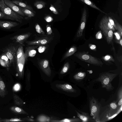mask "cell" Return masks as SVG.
Masks as SVG:
<instances>
[{"instance_id":"6da1fadb","label":"cell","mask_w":122,"mask_h":122,"mask_svg":"<svg viewBox=\"0 0 122 122\" xmlns=\"http://www.w3.org/2000/svg\"><path fill=\"white\" fill-rule=\"evenodd\" d=\"M38 64L43 73L41 76L42 79L45 82H51L55 75L52 73L49 61L45 59H41L39 61Z\"/></svg>"},{"instance_id":"7a4b0ae2","label":"cell","mask_w":122,"mask_h":122,"mask_svg":"<svg viewBox=\"0 0 122 122\" xmlns=\"http://www.w3.org/2000/svg\"><path fill=\"white\" fill-rule=\"evenodd\" d=\"M117 75V74L104 72L100 74L98 77L95 81L101 82L102 88H105L108 91H110L114 89L111 82Z\"/></svg>"},{"instance_id":"3957f363","label":"cell","mask_w":122,"mask_h":122,"mask_svg":"<svg viewBox=\"0 0 122 122\" xmlns=\"http://www.w3.org/2000/svg\"><path fill=\"white\" fill-rule=\"evenodd\" d=\"M27 58L25 56L22 46L17 48L16 62V70L17 76L19 78H23L24 73V66Z\"/></svg>"},{"instance_id":"277c9868","label":"cell","mask_w":122,"mask_h":122,"mask_svg":"<svg viewBox=\"0 0 122 122\" xmlns=\"http://www.w3.org/2000/svg\"><path fill=\"white\" fill-rule=\"evenodd\" d=\"M51 88L54 91L66 94L75 92L76 90L70 84L63 81H56L51 82Z\"/></svg>"},{"instance_id":"5b68a950","label":"cell","mask_w":122,"mask_h":122,"mask_svg":"<svg viewBox=\"0 0 122 122\" xmlns=\"http://www.w3.org/2000/svg\"><path fill=\"white\" fill-rule=\"evenodd\" d=\"M89 106L91 116L96 122H100V113L101 107L100 103L97 99L92 96L89 98Z\"/></svg>"},{"instance_id":"8992f818","label":"cell","mask_w":122,"mask_h":122,"mask_svg":"<svg viewBox=\"0 0 122 122\" xmlns=\"http://www.w3.org/2000/svg\"><path fill=\"white\" fill-rule=\"evenodd\" d=\"M0 10L9 18V20H15L21 23L24 18L13 11L4 2L3 0H0Z\"/></svg>"},{"instance_id":"52a82bcc","label":"cell","mask_w":122,"mask_h":122,"mask_svg":"<svg viewBox=\"0 0 122 122\" xmlns=\"http://www.w3.org/2000/svg\"><path fill=\"white\" fill-rule=\"evenodd\" d=\"M74 55L81 61L94 65L101 67L103 64L100 60L89 55L87 52H78Z\"/></svg>"},{"instance_id":"ba28073f","label":"cell","mask_w":122,"mask_h":122,"mask_svg":"<svg viewBox=\"0 0 122 122\" xmlns=\"http://www.w3.org/2000/svg\"><path fill=\"white\" fill-rule=\"evenodd\" d=\"M17 50L14 46H11L3 51L9 60L10 66L16 64Z\"/></svg>"},{"instance_id":"9c48e42d","label":"cell","mask_w":122,"mask_h":122,"mask_svg":"<svg viewBox=\"0 0 122 122\" xmlns=\"http://www.w3.org/2000/svg\"><path fill=\"white\" fill-rule=\"evenodd\" d=\"M99 27L102 31L106 30H111L114 31L115 29L109 22L108 17H103L100 21Z\"/></svg>"},{"instance_id":"30bf717a","label":"cell","mask_w":122,"mask_h":122,"mask_svg":"<svg viewBox=\"0 0 122 122\" xmlns=\"http://www.w3.org/2000/svg\"><path fill=\"white\" fill-rule=\"evenodd\" d=\"M77 117L82 122H95V120L88 113L78 110H75Z\"/></svg>"},{"instance_id":"8fae6325","label":"cell","mask_w":122,"mask_h":122,"mask_svg":"<svg viewBox=\"0 0 122 122\" xmlns=\"http://www.w3.org/2000/svg\"><path fill=\"white\" fill-rule=\"evenodd\" d=\"M4 2L13 11L22 17L25 16V15L19 6L14 3L10 0H3Z\"/></svg>"},{"instance_id":"7c38bea8","label":"cell","mask_w":122,"mask_h":122,"mask_svg":"<svg viewBox=\"0 0 122 122\" xmlns=\"http://www.w3.org/2000/svg\"><path fill=\"white\" fill-rule=\"evenodd\" d=\"M86 16V10L84 9L82 13L80 26L76 34V36L77 37H80L82 35L83 31L85 27Z\"/></svg>"},{"instance_id":"4fadbf2b","label":"cell","mask_w":122,"mask_h":122,"mask_svg":"<svg viewBox=\"0 0 122 122\" xmlns=\"http://www.w3.org/2000/svg\"><path fill=\"white\" fill-rule=\"evenodd\" d=\"M61 120L60 118L52 116H49L44 114L39 115L35 121L40 122H53L55 120Z\"/></svg>"},{"instance_id":"5bb4252c","label":"cell","mask_w":122,"mask_h":122,"mask_svg":"<svg viewBox=\"0 0 122 122\" xmlns=\"http://www.w3.org/2000/svg\"><path fill=\"white\" fill-rule=\"evenodd\" d=\"M31 33L29 32L25 34L15 36L12 38L11 39L21 45H24V43L30 36Z\"/></svg>"},{"instance_id":"9a60e30c","label":"cell","mask_w":122,"mask_h":122,"mask_svg":"<svg viewBox=\"0 0 122 122\" xmlns=\"http://www.w3.org/2000/svg\"><path fill=\"white\" fill-rule=\"evenodd\" d=\"M19 25L16 22L0 20V27L4 29H10Z\"/></svg>"},{"instance_id":"2e32d148","label":"cell","mask_w":122,"mask_h":122,"mask_svg":"<svg viewBox=\"0 0 122 122\" xmlns=\"http://www.w3.org/2000/svg\"><path fill=\"white\" fill-rule=\"evenodd\" d=\"M52 39V38H44L33 41H26L25 42L29 45L40 46L47 44Z\"/></svg>"},{"instance_id":"e0dca14e","label":"cell","mask_w":122,"mask_h":122,"mask_svg":"<svg viewBox=\"0 0 122 122\" xmlns=\"http://www.w3.org/2000/svg\"><path fill=\"white\" fill-rule=\"evenodd\" d=\"M39 45H33L28 46L25 48V54L27 58L28 57H33L36 53V51L34 49L37 48Z\"/></svg>"},{"instance_id":"ac0fdd59","label":"cell","mask_w":122,"mask_h":122,"mask_svg":"<svg viewBox=\"0 0 122 122\" xmlns=\"http://www.w3.org/2000/svg\"><path fill=\"white\" fill-rule=\"evenodd\" d=\"M109 109L108 114L109 117H111L115 114L118 110L119 107L115 101L111 102L109 105Z\"/></svg>"},{"instance_id":"d6986e66","label":"cell","mask_w":122,"mask_h":122,"mask_svg":"<svg viewBox=\"0 0 122 122\" xmlns=\"http://www.w3.org/2000/svg\"><path fill=\"white\" fill-rule=\"evenodd\" d=\"M70 68L68 62H66L64 65L58 73V78L62 79L68 72Z\"/></svg>"},{"instance_id":"ffe728a7","label":"cell","mask_w":122,"mask_h":122,"mask_svg":"<svg viewBox=\"0 0 122 122\" xmlns=\"http://www.w3.org/2000/svg\"><path fill=\"white\" fill-rule=\"evenodd\" d=\"M108 44L112 43L113 39V31L111 30H106L102 31Z\"/></svg>"},{"instance_id":"44dd1931","label":"cell","mask_w":122,"mask_h":122,"mask_svg":"<svg viewBox=\"0 0 122 122\" xmlns=\"http://www.w3.org/2000/svg\"><path fill=\"white\" fill-rule=\"evenodd\" d=\"M0 63L4 67L8 68L10 66L9 60L4 53L0 56Z\"/></svg>"},{"instance_id":"7402d4cb","label":"cell","mask_w":122,"mask_h":122,"mask_svg":"<svg viewBox=\"0 0 122 122\" xmlns=\"http://www.w3.org/2000/svg\"><path fill=\"white\" fill-rule=\"evenodd\" d=\"M30 73V71L27 70L25 74V90L29 91L31 88Z\"/></svg>"},{"instance_id":"603a6c76","label":"cell","mask_w":122,"mask_h":122,"mask_svg":"<svg viewBox=\"0 0 122 122\" xmlns=\"http://www.w3.org/2000/svg\"><path fill=\"white\" fill-rule=\"evenodd\" d=\"M12 1L18 6L22 8L29 10L35 14L36 11L34 10L32 7L30 5L22 2L12 0Z\"/></svg>"},{"instance_id":"cb8c5ba5","label":"cell","mask_w":122,"mask_h":122,"mask_svg":"<svg viewBox=\"0 0 122 122\" xmlns=\"http://www.w3.org/2000/svg\"><path fill=\"white\" fill-rule=\"evenodd\" d=\"M22 12L25 15L24 19L28 20L30 19L31 17L35 16V14L31 11L20 7Z\"/></svg>"},{"instance_id":"d4e9b609","label":"cell","mask_w":122,"mask_h":122,"mask_svg":"<svg viewBox=\"0 0 122 122\" xmlns=\"http://www.w3.org/2000/svg\"><path fill=\"white\" fill-rule=\"evenodd\" d=\"M10 110L13 112L17 114L28 115V113L21 108L13 106L11 107Z\"/></svg>"},{"instance_id":"484cf974","label":"cell","mask_w":122,"mask_h":122,"mask_svg":"<svg viewBox=\"0 0 122 122\" xmlns=\"http://www.w3.org/2000/svg\"><path fill=\"white\" fill-rule=\"evenodd\" d=\"M77 51V47L73 46L71 47L67 51L62 58L61 60H63L73 54Z\"/></svg>"},{"instance_id":"4316f807","label":"cell","mask_w":122,"mask_h":122,"mask_svg":"<svg viewBox=\"0 0 122 122\" xmlns=\"http://www.w3.org/2000/svg\"><path fill=\"white\" fill-rule=\"evenodd\" d=\"M6 90L5 89V86L0 76V96L3 97L6 95Z\"/></svg>"},{"instance_id":"83f0119b","label":"cell","mask_w":122,"mask_h":122,"mask_svg":"<svg viewBox=\"0 0 122 122\" xmlns=\"http://www.w3.org/2000/svg\"><path fill=\"white\" fill-rule=\"evenodd\" d=\"M13 96L15 105L22 107L24 105V102L16 94L13 93Z\"/></svg>"},{"instance_id":"f1b7e54d","label":"cell","mask_w":122,"mask_h":122,"mask_svg":"<svg viewBox=\"0 0 122 122\" xmlns=\"http://www.w3.org/2000/svg\"><path fill=\"white\" fill-rule=\"evenodd\" d=\"M81 120L79 118H65L59 120H55L53 122H81Z\"/></svg>"},{"instance_id":"f546056e","label":"cell","mask_w":122,"mask_h":122,"mask_svg":"<svg viewBox=\"0 0 122 122\" xmlns=\"http://www.w3.org/2000/svg\"><path fill=\"white\" fill-rule=\"evenodd\" d=\"M86 73L84 72H79L73 76L74 79L76 80L80 81L83 79L86 76Z\"/></svg>"},{"instance_id":"4dcf8cb0","label":"cell","mask_w":122,"mask_h":122,"mask_svg":"<svg viewBox=\"0 0 122 122\" xmlns=\"http://www.w3.org/2000/svg\"><path fill=\"white\" fill-rule=\"evenodd\" d=\"M46 3L42 1H38L34 3V5L38 9H41L45 7Z\"/></svg>"},{"instance_id":"1f68e13d","label":"cell","mask_w":122,"mask_h":122,"mask_svg":"<svg viewBox=\"0 0 122 122\" xmlns=\"http://www.w3.org/2000/svg\"><path fill=\"white\" fill-rule=\"evenodd\" d=\"M82 2H84L86 4L90 6L91 7L96 9L101 12L105 13V12L102 11L101 10L98 8V7H97L96 5L92 2L91 1L89 0H80Z\"/></svg>"},{"instance_id":"d6a6232c","label":"cell","mask_w":122,"mask_h":122,"mask_svg":"<svg viewBox=\"0 0 122 122\" xmlns=\"http://www.w3.org/2000/svg\"><path fill=\"white\" fill-rule=\"evenodd\" d=\"M27 121V119L26 118H23L22 119H21L20 118H14L10 119H0V122H10L14 121Z\"/></svg>"},{"instance_id":"836d02e7","label":"cell","mask_w":122,"mask_h":122,"mask_svg":"<svg viewBox=\"0 0 122 122\" xmlns=\"http://www.w3.org/2000/svg\"><path fill=\"white\" fill-rule=\"evenodd\" d=\"M102 59L106 61H112L114 62L115 60L112 56L110 55H107L102 57Z\"/></svg>"},{"instance_id":"e575fe53","label":"cell","mask_w":122,"mask_h":122,"mask_svg":"<svg viewBox=\"0 0 122 122\" xmlns=\"http://www.w3.org/2000/svg\"><path fill=\"white\" fill-rule=\"evenodd\" d=\"M35 28L36 32L38 33L41 35L45 34V33L41 27L37 23L35 25Z\"/></svg>"},{"instance_id":"d590c367","label":"cell","mask_w":122,"mask_h":122,"mask_svg":"<svg viewBox=\"0 0 122 122\" xmlns=\"http://www.w3.org/2000/svg\"><path fill=\"white\" fill-rule=\"evenodd\" d=\"M117 98L116 101L117 102L120 99H122V87L121 86L118 89L117 94Z\"/></svg>"},{"instance_id":"8d00e7d4","label":"cell","mask_w":122,"mask_h":122,"mask_svg":"<svg viewBox=\"0 0 122 122\" xmlns=\"http://www.w3.org/2000/svg\"><path fill=\"white\" fill-rule=\"evenodd\" d=\"M115 23L116 25L117 30L120 34L121 36H122V27L119 23L115 21Z\"/></svg>"},{"instance_id":"74e56055","label":"cell","mask_w":122,"mask_h":122,"mask_svg":"<svg viewBox=\"0 0 122 122\" xmlns=\"http://www.w3.org/2000/svg\"><path fill=\"white\" fill-rule=\"evenodd\" d=\"M46 30L47 34L48 35H50L52 33V30L50 25H46Z\"/></svg>"},{"instance_id":"f35d334b","label":"cell","mask_w":122,"mask_h":122,"mask_svg":"<svg viewBox=\"0 0 122 122\" xmlns=\"http://www.w3.org/2000/svg\"><path fill=\"white\" fill-rule=\"evenodd\" d=\"M49 9L54 14H58V12L56 9L53 5L51 4V6L49 8Z\"/></svg>"},{"instance_id":"ab89813d","label":"cell","mask_w":122,"mask_h":122,"mask_svg":"<svg viewBox=\"0 0 122 122\" xmlns=\"http://www.w3.org/2000/svg\"><path fill=\"white\" fill-rule=\"evenodd\" d=\"M114 34L115 35V37L116 39L115 42L119 41L121 38V37L118 31L114 32Z\"/></svg>"},{"instance_id":"60d3db41","label":"cell","mask_w":122,"mask_h":122,"mask_svg":"<svg viewBox=\"0 0 122 122\" xmlns=\"http://www.w3.org/2000/svg\"><path fill=\"white\" fill-rule=\"evenodd\" d=\"M46 49V47L42 46H39L37 48L38 51L40 53H42L43 52L45 51Z\"/></svg>"},{"instance_id":"b9f144b4","label":"cell","mask_w":122,"mask_h":122,"mask_svg":"<svg viewBox=\"0 0 122 122\" xmlns=\"http://www.w3.org/2000/svg\"><path fill=\"white\" fill-rule=\"evenodd\" d=\"M108 18L111 24L113 26L115 30H117L116 26L113 20L110 16H108Z\"/></svg>"},{"instance_id":"7bdbcfd3","label":"cell","mask_w":122,"mask_h":122,"mask_svg":"<svg viewBox=\"0 0 122 122\" xmlns=\"http://www.w3.org/2000/svg\"><path fill=\"white\" fill-rule=\"evenodd\" d=\"M96 38L97 39H100L102 38V35L101 31H98L95 35Z\"/></svg>"},{"instance_id":"ee69618b","label":"cell","mask_w":122,"mask_h":122,"mask_svg":"<svg viewBox=\"0 0 122 122\" xmlns=\"http://www.w3.org/2000/svg\"><path fill=\"white\" fill-rule=\"evenodd\" d=\"M9 19L8 17L1 11H0V19Z\"/></svg>"},{"instance_id":"f6af8a7d","label":"cell","mask_w":122,"mask_h":122,"mask_svg":"<svg viewBox=\"0 0 122 122\" xmlns=\"http://www.w3.org/2000/svg\"><path fill=\"white\" fill-rule=\"evenodd\" d=\"M45 20L47 22H50L52 21L53 20L52 18L49 15L47 16L45 18Z\"/></svg>"},{"instance_id":"bcb514c9","label":"cell","mask_w":122,"mask_h":122,"mask_svg":"<svg viewBox=\"0 0 122 122\" xmlns=\"http://www.w3.org/2000/svg\"><path fill=\"white\" fill-rule=\"evenodd\" d=\"M89 48L95 51L96 50V46L94 45L90 44L89 45Z\"/></svg>"},{"instance_id":"7dc6e473","label":"cell","mask_w":122,"mask_h":122,"mask_svg":"<svg viewBox=\"0 0 122 122\" xmlns=\"http://www.w3.org/2000/svg\"><path fill=\"white\" fill-rule=\"evenodd\" d=\"M117 105L118 107H120L122 104V99H120L118 102Z\"/></svg>"},{"instance_id":"c3c4849f","label":"cell","mask_w":122,"mask_h":122,"mask_svg":"<svg viewBox=\"0 0 122 122\" xmlns=\"http://www.w3.org/2000/svg\"><path fill=\"white\" fill-rule=\"evenodd\" d=\"M116 43H119L121 46H122V39L121 38L119 41H116Z\"/></svg>"},{"instance_id":"681fc988","label":"cell","mask_w":122,"mask_h":122,"mask_svg":"<svg viewBox=\"0 0 122 122\" xmlns=\"http://www.w3.org/2000/svg\"><path fill=\"white\" fill-rule=\"evenodd\" d=\"M12 0L20 1V2H22L23 0Z\"/></svg>"},{"instance_id":"f907efd6","label":"cell","mask_w":122,"mask_h":122,"mask_svg":"<svg viewBox=\"0 0 122 122\" xmlns=\"http://www.w3.org/2000/svg\"><path fill=\"white\" fill-rule=\"evenodd\" d=\"M0 8H1V7H0Z\"/></svg>"}]
</instances>
